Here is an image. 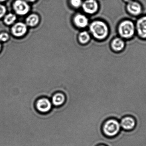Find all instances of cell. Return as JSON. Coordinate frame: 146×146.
<instances>
[{
	"instance_id": "1",
	"label": "cell",
	"mask_w": 146,
	"mask_h": 146,
	"mask_svg": "<svg viewBox=\"0 0 146 146\" xmlns=\"http://www.w3.org/2000/svg\"><path fill=\"white\" fill-rule=\"evenodd\" d=\"M121 130L119 120L116 118H110L103 123L102 131L104 135L108 138L115 137Z\"/></svg>"
},
{
	"instance_id": "2",
	"label": "cell",
	"mask_w": 146,
	"mask_h": 146,
	"mask_svg": "<svg viewBox=\"0 0 146 146\" xmlns=\"http://www.w3.org/2000/svg\"><path fill=\"white\" fill-rule=\"evenodd\" d=\"M90 29L94 37L98 39L105 38L109 32L107 25L104 22L99 21L93 22L90 25Z\"/></svg>"
},
{
	"instance_id": "3",
	"label": "cell",
	"mask_w": 146,
	"mask_h": 146,
	"mask_svg": "<svg viewBox=\"0 0 146 146\" xmlns=\"http://www.w3.org/2000/svg\"><path fill=\"white\" fill-rule=\"evenodd\" d=\"M135 27L133 22L129 20L121 22L118 27V32L122 37L130 39L133 36L135 32Z\"/></svg>"
},
{
	"instance_id": "4",
	"label": "cell",
	"mask_w": 146,
	"mask_h": 146,
	"mask_svg": "<svg viewBox=\"0 0 146 146\" xmlns=\"http://www.w3.org/2000/svg\"><path fill=\"white\" fill-rule=\"evenodd\" d=\"M35 106L39 113L47 114L51 111L53 105L50 99L43 97L37 99L35 102Z\"/></svg>"
},
{
	"instance_id": "5",
	"label": "cell",
	"mask_w": 146,
	"mask_h": 146,
	"mask_svg": "<svg viewBox=\"0 0 146 146\" xmlns=\"http://www.w3.org/2000/svg\"><path fill=\"white\" fill-rule=\"evenodd\" d=\"M14 11L18 15H24L29 12L30 6L25 0H16L13 3Z\"/></svg>"
},
{
	"instance_id": "6",
	"label": "cell",
	"mask_w": 146,
	"mask_h": 146,
	"mask_svg": "<svg viewBox=\"0 0 146 146\" xmlns=\"http://www.w3.org/2000/svg\"><path fill=\"white\" fill-rule=\"evenodd\" d=\"M121 128L125 131H131L134 129L136 126L135 118L132 116L127 115L122 117L120 120Z\"/></svg>"
},
{
	"instance_id": "7",
	"label": "cell",
	"mask_w": 146,
	"mask_h": 146,
	"mask_svg": "<svg viewBox=\"0 0 146 146\" xmlns=\"http://www.w3.org/2000/svg\"><path fill=\"white\" fill-rule=\"evenodd\" d=\"M27 31L26 24L21 22L15 23L11 28V33L15 37H21L24 36Z\"/></svg>"
},
{
	"instance_id": "8",
	"label": "cell",
	"mask_w": 146,
	"mask_h": 146,
	"mask_svg": "<svg viewBox=\"0 0 146 146\" xmlns=\"http://www.w3.org/2000/svg\"><path fill=\"white\" fill-rule=\"evenodd\" d=\"M127 9L130 14L134 16L139 15L142 13V7L141 4L139 2L133 0L128 3Z\"/></svg>"
},
{
	"instance_id": "9",
	"label": "cell",
	"mask_w": 146,
	"mask_h": 146,
	"mask_svg": "<svg viewBox=\"0 0 146 146\" xmlns=\"http://www.w3.org/2000/svg\"><path fill=\"white\" fill-rule=\"evenodd\" d=\"M51 103L54 107L62 106L66 100V95L62 92H56L53 94L50 98Z\"/></svg>"
},
{
	"instance_id": "10",
	"label": "cell",
	"mask_w": 146,
	"mask_h": 146,
	"mask_svg": "<svg viewBox=\"0 0 146 146\" xmlns=\"http://www.w3.org/2000/svg\"><path fill=\"white\" fill-rule=\"evenodd\" d=\"M135 28L141 37L146 39V15L142 16L138 19Z\"/></svg>"
},
{
	"instance_id": "11",
	"label": "cell",
	"mask_w": 146,
	"mask_h": 146,
	"mask_svg": "<svg viewBox=\"0 0 146 146\" xmlns=\"http://www.w3.org/2000/svg\"><path fill=\"white\" fill-rule=\"evenodd\" d=\"M83 10L86 13L93 14L98 10V3L95 0H86L82 4Z\"/></svg>"
},
{
	"instance_id": "12",
	"label": "cell",
	"mask_w": 146,
	"mask_h": 146,
	"mask_svg": "<svg viewBox=\"0 0 146 146\" xmlns=\"http://www.w3.org/2000/svg\"><path fill=\"white\" fill-rule=\"evenodd\" d=\"M74 21L75 25L78 27H85L88 25V19L83 15H76L74 18Z\"/></svg>"
},
{
	"instance_id": "13",
	"label": "cell",
	"mask_w": 146,
	"mask_h": 146,
	"mask_svg": "<svg viewBox=\"0 0 146 146\" xmlns=\"http://www.w3.org/2000/svg\"><path fill=\"white\" fill-rule=\"evenodd\" d=\"M111 45L112 49L115 51H121L125 47V42L120 38H116L113 39Z\"/></svg>"
},
{
	"instance_id": "14",
	"label": "cell",
	"mask_w": 146,
	"mask_h": 146,
	"mask_svg": "<svg viewBox=\"0 0 146 146\" xmlns=\"http://www.w3.org/2000/svg\"><path fill=\"white\" fill-rule=\"evenodd\" d=\"M39 22V17L37 15L31 14L28 16L26 20L27 25L34 27Z\"/></svg>"
},
{
	"instance_id": "15",
	"label": "cell",
	"mask_w": 146,
	"mask_h": 146,
	"mask_svg": "<svg viewBox=\"0 0 146 146\" xmlns=\"http://www.w3.org/2000/svg\"><path fill=\"white\" fill-rule=\"evenodd\" d=\"M3 17V21L4 23L7 25H10L14 24L17 19L16 15L12 13H9L5 15Z\"/></svg>"
},
{
	"instance_id": "16",
	"label": "cell",
	"mask_w": 146,
	"mask_h": 146,
	"mask_svg": "<svg viewBox=\"0 0 146 146\" xmlns=\"http://www.w3.org/2000/svg\"><path fill=\"white\" fill-rule=\"evenodd\" d=\"M90 35L86 31L82 32L79 36V41L82 44L86 43L90 40Z\"/></svg>"
},
{
	"instance_id": "17",
	"label": "cell",
	"mask_w": 146,
	"mask_h": 146,
	"mask_svg": "<svg viewBox=\"0 0 146 146\" xmlns=\"http://www.w3.org/2000/svg\"><path fill=\"white\" fill-rule=\"evenodd\" d=\"M10 36L8 33L6 32H2L0 33V41L5 42L9 39Z\"/></svg>"
},
{
	"instance_id": "18",
	"label": "cell",
	"mask_w": 146,
	"mask_h": 146,
	"mask_svg": "<svg viewBox=\"0 0 146 146\" xmlns=\"http://www.w3.org/2000/svg\"><path fill=\"white\" fill-rule=\"evenodd\" d=\"M70 2L73 7L78 8L82 5V0H70Z\"/></svg>"
},
{
	"instance_id": "19",
	"label": "cell",
	"mask_w": 146,
	"mask_h": 146,
	"mask_svg": "<svg viewBox=\"0 0 146 146\" xmlns=\"http://www.w3.org/2000/svg\"><path fill=\"white\" fill-rule=\"evenodd\" d=\"M7 11L6 7L2 4H0V19H1L5 16Z\"/></svg>"
},
{
	"instance_id": "20",
	"label": "cell",
	"mask_w": 146,
	"mask_h": 146,
	"mask_svg": "<svg viewBox=\"0 0 146 146\" xmlns=\"http://www.w3.org/2000/svg\"><path fill=\"white\" fill-rule=\"evenodd\" d=\"M27 1L30 2H33L35 1L36 0H26Z\"/></svg>"
},
{
	"instance_id": "21",
	"label": "cell",
	"mask_w": 146,
	"mask_h": 146,
	"mask_svg": "<svg viewBox=\"0 0 146 146\" xmlns=\"http://www.w3.org/2000/svg\"><path fill=\"white\" fill-rule=\"evenodd\" d=\"M133 1V0H123L124 1L126 2L129 3V2L131 1Z\"/></svg>"
},
{
	"instance_id": "22",
	"label": "cell",
	"mask_w": 146,
	"mask_h": 146,
	"mask_svg": "<svg viewBox=\"0 0 146 146\" xmlns=\"http://www.w3.org/2000/svg\"><path fill=\"white\" fill-rule=\"evenodd\" d=\"M1 42H0V51H1Z\"/></svg>"
},
{
	"instance_id": "23",
	"label": "cell",
	"mask_w": 146,
	"mask_h": 146,
	"mask_svg": "<svg viewBox=\"0 0 146 146\" xmlns=\"http://www.w3.org/2000/svg\"><path fill=\"white\" fill-rule=\"evenodd\" d=\"M98 146H107L106 145H98Z\"/></svg>"
},
{
	"instance_id": "24",
	"label": "cell",
	"mask_w": 146,
	"mask_h": 146,
	"mask_svg": "<svg viewBox=\"0 0 146 146\" xmlns=\"http://www.w3.org/2000/svg\"><path fill=\"white\" fill-rule=\"evenodd\" d=\"M6 0H0V2H3L5 1Z\"/></svg>"
}]
</instances>
